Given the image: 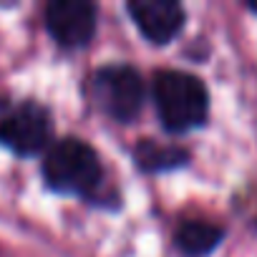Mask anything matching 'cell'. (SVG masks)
<instances>
[{
  "mask_svg": "<svg viewBox=\"0 0 257 257\" xmlns=\"http://www.w3.org/2000/svg\"><path fill=\"white\" fill-rule=\"evenodd\" d=\"M43 177L56 192L93 197L103 184V167L86 142L68 137L48 149L43 159Z\"/></svg>",
  "mask_w": 257,
  "mask_h": 257,
  "instance_id": "6da1fadb",
  "label": "cell"
},
{
  "mask_svg": "<svg viewBox=\"0 0 257 257\" xmlns=\"http://www.w3.org/2000/svg\"><path fill=\"white\" fill-rule=\"evenodd\" d=\"M154 98L169 132H189L204 123L209 96L204 83L184 71H162L154 78Z\"/></svg>",
  "mask_w": 257,
  "mask_h": 257,
  "instance_id": "7a4b0ae2",
  "label": "cell"
},
{
  "mask_svg": "<svg viewBox=\"0 0 257 257\" xmlns=\"http://www.w3.org/2000/svg\"><path fill=\"white\" fill-rule=\"evenodd\" d=\"M51 142V113L36 101H18L0 111V144L21 157L43 152Z\"/></svg>",
  "mask_w": 257,
  "mask_h": 257,
  "instance_id": "3957f363",
  "label": "cell"
},
{
  "mask_svg": "<svg viewBox=\"0 0 257 257\" xmlns=\"http://www.w3.org/2000/svg\"><path fill=\"white\" fill-rule=\"evenodd\" d=\"M96 103L116 121H132L144 106V81L132 66H103L93 73Z\"/></svg>",
  "mask_w": 257,
  "mask_h": 257,
  "instance_id": "277c9868",
  "label": "cell"
},
{
  "mask_svg": "<svg viewBox=\"0 0 257 257\" xmlns=\"http://www.w3.org/2000/svg\"><path fill=\"white\" fill-rule=\"evenodd\" d=\"M46 28L63 48H81L96 33V8L86 0H53L46 8Z\"/></svg>",
  "mask_w": 257,
  "mask_h": 257,
  "instance_id": "5b68a950",
  "label": "cell"
},
{
  "mask_svg": "<svg viewBox=\"0 0 257 257\" xmlns=\"http://www.w3.org/2000/svg\"><path fill=\"white\" fill-rule=\"evenodd\" d=\"M128 13L152 43H169L184 26V8L174 0H137Z\"/></svg>",
  "mask_w": 257,
  "mask_h": 257,
  "instance_id": "8992f818",
  "label": "cell"
},
{
  "mask_svg": "<svg viewBox=\"0 0 257 257\" xmlns=\"http://www.w3.org/2000/svg\"><path fill=\"white\" fill-rule=\"evenodd\" d=\"M222 239V229L207 219H189L177 229V247L184 257H204Z\"/></svg>",
  "mask_w": 257,
  "mask_h": 257,
  "instance_id": "52a82bcc",
  "label": "cell"
},
{
  "mask_svg": "<svg viewBox=\"0 0 257 257\" xmlns=\"http://www.w3.org/2000/svg\"><path fill=\"white\" fill-rule=\"evenodd\" d=\"M187 154L179 147H169V144H157L152 139L142 142L137 147V164L147 172H164V169H174L179 164H184Z\"/></svg>",
  "mask_w": 257,
  "mask_h": 257,
  "instance_id": "ba28073f",
  "label": "cell"
}]
</instances>
